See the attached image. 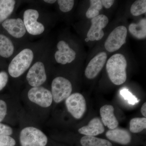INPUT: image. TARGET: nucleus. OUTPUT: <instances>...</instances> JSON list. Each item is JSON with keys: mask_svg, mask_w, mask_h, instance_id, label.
I'll use <instances>...</instances> for the list:
<instances>
[{"mask_svg": "<svg viewBox=\"0 0 146 146\" xmlns=\"http://www.w3.org/2000/svg\"><path fill=\"white\" fill-rule=\"evenodd\" d=\"M127 33V29L123 26H120L114 29L105 43L106 49L110 52L119 49L126 42Z\"/></svg>", "mask_w": 146, "mask_h": 146, "instance_id": "obj_5", "label": "nucleus"}, {"mask_svg": "<svg viewBox=\"0 0 146 146\" xmlns=\"http://www.w3.org/2000/svg\"><path fill=\"white\" fill-rule=\"evenodd\" d=\"M120 94L131 105H134L140 101V100L138 99L135 96L131 94L127 89H124L121 90Z\"/></svg>", "mask_w": 146, "mask_h": 146, "instance_id": "obj_24", "label": "nucleus"}, {"mask_svg": "<svg viewBox=\"0 0 146 146\" xmlns=\"http://www.w3.org/2000/svg\"><path fill=\"white\" fill-rule=\"evenodd\" d=\"M14 48L13 43L8 37L0 34V56L9 58L13 54Z\"/></svg>", "mask_w": 146, "mask_h": 146, "instance_id": "obj_18", "label": "nucleus"}, {"mask_svg": "<svg viewBox=\"0 0 146 146\" xmlns=\"http://www.w3.org/2000/svg\"><path fill=\"white\" fill-rule=\"evenodd\" d=\"M20 142L21 146H46L48 138L42 131L28 127L21 131Z\"/></svg>", "mask_w": 146, "mask_h": 146, "instance_id": "obj_3", "label": "nucleus"}, {"mask_svg": "<svg viewBox=\"0 0 146 146\" xmlns=\"http://www.w3.org/2000/svg\"><path fill=\"white\" fill-rule=\"evenodd\" d=\"M131 13L133 16H137L145 13L146 12V0H137L131 5Z\"/></svg>", "mask_w": 146, "mask_h": 146, "instance_id": "obj_23", "label": "nucleus"}, {"mask_svg": "<svg viewBox=\"0 0 146 146\" xmlns=\"http://www.w3.org/2000/svg\"><path fill=\"white\" fill-rule=\"evenodd\" d=\"M34 58L32 50L26 48L21 51L12 59L8 67V72L13 78H18L27 70Z\"/></svg>", "mask_w": 146, "mask_h": 146, "instance_id": "obj_2", "label": "nucleus"}, {"mask_svg": "<svg viewBox=\"0 0 146 146\" xmlns=\"http://www.w3.org/2000/svg\"><path fill=\"white\" fill-rule=\"evenodd\" d=\"M72 86L70 82L63 77H57L52 83V95L55 102L58 103L70 95Z\"/></svg>", "mask_w": 146, "mask_h": 146, "instance_id": "obj_4", "label": "nucleus"}, {"mask_svg": "<svg viewBox=\"0 0 146 146\" xmlns=\"http://www.w3.org/2000/svg\"><path fill=\"white\" fill-rule=\"evenodd\" d=\"M129 30L137 39H144L146 37V19L143 18L138 23H131L129 26Z\"/></svg>", "mask_w": 146, "mask_h": 146, "instance_id": "obj_17", "label": "nucleus"}, {"mask_svg": "<svg viewBox=\"0 0 146 146\" xmlns=\"http://www.w3.org/2000/svg\"><path fill=\"white\" fill-rule=\"evenodd\" d=\"M39 13L34 9H27L23 15V22L26 29L32 35H39L44 31L45 27L43 24L37 22Z\"/></svg>", "mask_w": 146, "mask_h": 146, "instance_id": "obj_7", "label": "nucleus"}, {"mask_svg": "<svg viewBox=\"0 0 146 146\" xmlns=\"http://www.w3.org/2000/svg\"><path fill=\"white\" fill-rule=\"evenodd\" d=\"M102 5L106 9H109L113 5L115 1L114 0H102L101 1Z\"/></svg>", "mask_w": 146, "mask_h": 146, "instance_id": "obj_30", "label": "nucleus"}, {"mask_svg": "<svg viewBox=\"0 0 146 146\" xmlns=\"http://www.w3.org/2000/svg\"><path fill=\"white\" fill-rule=\"evenodd\" d=\"M29 84L33 87H37L44 83L47 79L44 65L42 62H36L30 68L27 75Z\"/></svg>", "mask_w": 146, "mask_h": 146, "instance_id": "obj_10", "label": "nucleus"}, {"mask_svg": "<svg viewBox=\"0 0 146 146\" xmlns=\"http://www.w3.org/2000/svg\"><path fill=\"white\" fill-rule=\"evenodd\" d=\"M28 96L31 101L42 107H49L52 103L51 92L42 86L32 88L29 91Z\"/></svg>", "mask_w": 146, "mask_h": 146, "instance_id": "obj_8", "label": "nucleus"}, {"mask_svg": "<svg viewBox=\"0 0 146 146\" xmlns=\"http://www.w3.org/2000/svg\"><path fill=\"white\" fill-rule=\"evenodd\" d=\"M127 62L121 54H116L110 58L106 63L108 74L111 82L116 85L124 83L127 79Z\"/></svg>", "mask_w": 146, "mask_h": 146, "instance_id": "obj_1", "label": "nucleus"}, {"mask_svg": "<svg viewBox=\"0 0 146 146\" xmlns=\"http://www.w3.org/2000/svg\"><path fill=\"white\" fill-rule=\"evenodd\" d=\"M106 136L110 141L122 145H128L131 140V136L129 132L122 129L116 128L108 131Z\"/></svg>", "mask_w": 146, "mask_h": 146, "instance_id": "obj_16", "label": "nucleus"}, {"mask_svg": "<svg viewBox=\"0 0 146 146\" xmlns=\"http://www.w3.org/2000/svg\"><path fill=\"white\" fill-rule=\"evenodd\" d=\"M141 112L145 117H146V103H144L141 108Z\"/></svg>", "mask_w": 146, "mask_h": 146, "instance_id": "obj_31", "label": "nucleus"}, {"mask_svg": "<svg viewBox=\"0 0 146 146\" xmlns=\"http://www.w3.org/2000/svg\"><path fill=\"white\" fill-rule=\"evenodd\" d=\"M80 143L82 146H112L108 140L95 136H84L80 139Z\"/></svg>", "mask_w": 146, "mask_h": 146, "instance_id": "obj_20", "label": "nucleus"}, {"mask_svg": "<svg viewBox=\"0 0 146 146\" xmlns=\"http://www.w3.org/2000/svg\"><path fill=\"white\" fill-rule=\"evenodd\" d=\"M16 1L0 0V23L5 21L13 12Z\"/></svg>", "mask_w": 146, "mask_h": 146, "instance_id": "obj_19", "label": "nucleus"}, {"mask_svg": "<svg viewBox=\"0 0 146 146\" xmlns=\"http://www.w3.org/2000/svg\"><path fill=\"white\" fill-rule=\"evenodd\" d=\"M57 2L60 10L65 13L70 11L74 4V1L73 0H58Z\"/></svg>", "mask_w": 146, "mask_h": 146, "instance_id": "obj_25", "label": "nucleus"}, {"mask_svg": "<svg viewBox=\"0 0 146 146\" xmlns=\"http://www.w3.org/2000/svg\"><path fill=\"white\" fill-rule=\"evenodd\" d=\"M58 50L55 54V58L58 63L65 65L71 63L76 58V53L64 41H60L57 44Z\"/></svg>", "mask_w": 146, "mask_h": 146, "instance_id": "obj_12", "label": "nucleus"}, {"mask_svg": "<svg viewBox=\"0 0 146 146\" xmlns=\"http://www.w3.org/2000/svg\"><path fill=\"white\" fill-rule=\"evenodd\" d=\"M89 41V40L88 39V38H86V39H85V41H86V42H87Z\"/></svg>", "mask_w": 146, "mask_h": 146, "instance_id": "obj_33", "label": "nucleus"}, {"mask_svg": "<svg viewBox=\"0 0 146 146\" xmlns=\"http://www.w3.org/2000/svg\"><path fill=\"white\" fill-rule=\"evenodd\" d=\"M90 6L86 13V16L89 19H93L99 15L100 11L103 5L100 0H90Z\"/></svg>", "mask_w": 146, "mask_h": 146, "instance_id": "obj_21", "label": "nucleus"}, {"mask_svg": "<svg viewBox=\"0 0 146 146\" xmlns=\"http://www.w3.org/2000/svg\"><path fill=\"white\" fill-rule=\"evenodd\" d=\"M107 58V54L104 52L99 53L93 58L85 70L86 77L89 79L96 78L104 66Z\"/></svg>", "mask_w": 146, "mask_h": 146, "instance_id": "obj_11", "label": "nucleus"}, {"mask_svg": "<svg viewBox=\"0 0 146 146\" xmlns=\"http://www.w3.org/2000/svg\"><path fill=\"white\" fill-rule=\"evenodd\" d=\"M2 25L10 35L15 38L23 37L26 32L23 21L21 18L6 19Z\"/></svg>", "mask_w": 146, "mask_h": 146, "instance_id": "obj_13", "label": "nucleus"}, {"mask_svg": "<svg viewBox=\"0 0 146 146\" xmlns=\"http://www.w3.org/2000/svg\"><path fill=\"white\" fill-rule=\"evenodd\" d=\"M8 76L7 73L5 72H0V91L2 90L7 83Z\"/></svg>", "mask_w": 146, "mask_h": 146, "instance_id": "obj_29", "label": "nucleus"}, {"mask_svg": "<svg viewBox=\"0 0 146 146\" xmlns=\"http://www.w3.org/2000/svg\"><path fill=\"white\" fill-rule=\"evenodd\" d=\"M44 1L46 3H48L53 4L55 3L56 1V0H44Z\"/></svg>", "mask_w": 146, "mask_h": 146, "instance_id": "obj_32", "label": "nucleus"}, {"mask_svg": "<svg viewBox=\"0 0 146 146\" xmlns=\"http://www.w3.org/2000/svg\"><path fill=\"white\" fill-rule=\"evenodd\" d=\"M15 140L9 136H0V146H14L16 145Z\"/></svg>", "mask_w": 146, "mask_h": 146, "instance_id": "obj_26", "label": "nucleus"}, {"mask_svg": "<svg viewBox=\"0 0 146 146\" xmlns=\"http://www.w3.org/2000/svg\"><path fill=\"white\" fill-rule=\"evenodd\" d=\"M13 133V130L10 127L0 123V136H9Z\"/></svg>", "mask_w": 146, "mask_h": 146, "instance_id": "obj_27", "label": "nucleus"}, {"mask_svg": "<svg viewBox=\"0 0 146 146\" xmlns=\"http://www.w3.org/2000/svg\"><path fill=\"white\" fill-rule=\"evenodd\" d=\"M109 20L104 15L99 16L91 19V25L87 34V38L91 41H99L104 35L103 29L108 24Z\"/></svg>", "mask_w": 146, "mask_h": 146, "instance_id": "obj_9", "label": "nucleus"}, {"mask_svg": "<svg viewBox=\"0 0 146 146\" xmlns=\"http://www.w3.org/2000/svg\"><path fill=\"white\" fill-rule=\"evenodd\" d=\"M114 107L110 105H105L100 109V114L103 124L110 130L117 127L119 122L114 114Z\"/></svg>", "mask_w": 146, "mask_h": 146, "instance_id": "obj_14", "label": "nucleus"}, {"mask_svg": "<svg viewBox=\"0 0 146 146\" xmlns=\"http://www.w3.org/2000/svg\"><path fill=\"white\" fill-rule=\"evenodd\" d=\"M65 104L68 112L76 119L82 117L86 110V102L81 94L76 93L66 98Z\"/></svg>", "mask_w": 146, "mask_h": 146, "instance_id": "obj_6", "label": "nucleus"}, {"mask_svg": "<svg viewBox=\"0 0 146 146\" xmlns=\"http://www.w3.org/2000/svg\"><path fill=\"white\" fill-rule=\"evenodd\" d=\"M146 128V117L135 118L131 120L129 129L132 133H139Z\"/></svg>", "mask_w": 146, "mask_h": 146, "instance_id": "obj_22", "label": "nucleus"}, {"mask_svg": "<svg viewBox=\"0 0 146 146\" xmlns=\"http://www.w3.org/2000/svg\"><path fill=\"white\" fill-rule=\"evenodd\" d=\"M105 128L103 124L98 118L92 119L87 125L78 129L79 133L85 136H95L104 133Z\"/></svg>", "mask_w": 146, "mask_h": 146, "instance_id": "obj_15", "label": "nucleus"}, {"mask_svg": "<svg viewBox=\"0 0 146 146\" xmlns=\"http://www.w3.org/2000/svg\"><path fill=\"white\" fill-rule=\"evenodd\" d=\"M7 112V106L5 102L0 100V122L5 117Z\"/></svg>", "mask_w": 146, "mask_h": 146, "instance_id": "obj_28", "label": "nucleus"}]
</instances>
